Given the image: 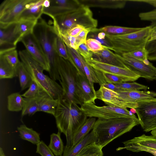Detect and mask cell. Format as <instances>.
<instances>
[{"label": "cell", "instance_id": "28", "mask_svg": "<svg viewBox=\"0 0 156 156\" xmlns=\"http://www.w3.org/2000/svg\"><path fill=\"white\" fill-rule=\"evenodd\" d=\"M17 76L18 77L22 91L29 87L33 80L29 73L23 63L20 61L16 68Z\"/></svg>", "mask_w": 156, "mask_h": 156}, {"label": "cell", "instance_id": "18", "mask_svg": "<svg viewBox=\"0 0 156 156\" xmlns=\"http://www.w3.org/2000/svg\"><path fill=\"white\" fill-rule=\"evenodd\" d=\"M15 23L0 25V51L16 47L18 43L15 31Z\"/></svg>", "mask_w": 156, "mask_h": 156}, {"label": "cell", "instance_id": "32", "mask_svg": "<svg viewBox=\"0 0 156 156\" xmlns=\"http://www.w3.org/2000/svg\"><path fill=\"white\" fill-rule=\"evenodd\" d=\"M48 147L56 156H62L64 151L63 143L61 137V132L53 133L50 135V142Z\"/></svg>", "mask_w": 156, "mask_h": 156}, {"label": "cell", "instance_id": "25", "mask_svg": "<svg viewBox=\"0 0 156 156\" xmlns=\"http://www.w3.org/2000/svg\"><path fill=\"white\" fill-rule=\"evenodd\" d=\"M96 137L92 130L82 140L71 147L64 149L63 156H76L82 149L87 145L95 142Z\"/></svg>", "mask_w": 156, "mask_h": 156}, {"label": "cell", "instance_id": "47", "mask_svg": "<svg viewBox=\"0 0 156 156\" xmlns=\"http://www.w3.org/2000/svg\"><path fill=\"white\" fill-rule=\"evenodd\" d=\"M106 83H109L116 85L125 82L122 78L115 75L106 73H102Z\"/></svg>", "mask_w": 156, "mask_h": 156}, {"label": "cell", "instance_id": "21", "mask_svg": "<svg viewBox=\"0 0 156 156\" xmlns=\"http://www.w3.org/2000/svg\"><path fill=\"white\" fill-rule=\"evenodd\" d=\"M123 100L128 102H137L141 100L156 97V92L132 90L117 92Z\"/></svg>", "mask_w": 156, "mask_h": 156}, {"label": "cell", "instance_id": "12", "mask_svg": "<svg viewBox=\"0 0 156 156\" xmlns=\"http://www.w3.org/2000/svg\"><path fill=\"white\" fill-rule=\"evenodd\" d=\"M151 25L142 27L140 30L131 33L113 35L106 34L108 39L120 40L131 46L137 47H146L151 33Z\"/></svg>", "mask_w": 156, "mask_h": 156}, {"label": "cell", "instance_id": "6", "mask_svg": "<svg viewBox=\"0 0 156 156\" xmlns=\"http://www.w3.org/2000/svg\"><path fill=\"white\" fill-rule=\"evenodd\" d=\"M58 69L59 81L63 91L62 97L71 102L81 105L82 103L78 96L76 83L78 73L73 65L68 60L58 56Z\"/></svg>", "mask_w": 156, "mask_h": 156}, {"label": "cell", "instance_id": "23", "mask_svg": "<svg viewBox=\"0 0 156 156\" xmlns=\"http://www.w3.org/2000/svg\"><path fill=\"white\" fill-rule=\"evenodd\" d=\"M94 58L100 62L122 68H128L114 53L107 48L98 52L93 53Z\"/></svg>", "mask_w": 156, "mask_h": 156}, {"label": "cell", "instance_id": "36", "mask_svg": "<svg viewBox=\"0 0 156 156\" xmlns=\"http://www.w3.org/2000/svg\"><path fill=\"white\" fill-rule=\"evenodd\" d=\"M22 95L23 97L26 98H32L44 97H49L33 81L28 89L22 94Z\"/></svg>", "mask_w": 156, "mask_h": 156}, {"label": "cell", "instance_id": "7", "mask_svg": "<svg viewBox=\"0 0 156 156\" xmlns=\"http://www.w3.org/2000/svg\"><path fill=\"white\" fill-rule=\"evenodd\" d=\"M80 107L82 112L89 118L108 119L124 117H136L127 108L108 105L100 106L95 104H83Z\"/></svg>", "mask_w": 156, "mask_h": 156}, {"label": "cell", "instance_id": "37", "mask_svg": "<svg viewBox=\"0 0 156 156\" xmlns=\"http://www.w3.org/2000/svg\"><path fill=\"white\" fill-rule=\"evenodd\" d=\"M66 47L69 56L68 60L75 67L80 75L87 78L83 64L80 59L71 48H69L67 46Z\"/></svg>", "mask_w": 156, "mask_h": 156}, {"label": "cell", "instance_id": "14", "mask_svg": "<svg viewBox=\"0 0 156 156\" xmlns=\"http://www.w3.org/2000/svg\"><path fill=\"white\" fill-rule=\"evenodd\" d=\"M83 5L78 0H50L49 6L44 8L43 14L55 17L72 12Z\"/></svg>", "mask_w": 156, "mask_h": 156}, {"label": "cell", "instance_id": "29", "mask_svg": "<svg viewBox=\"0 0 156 156\" xmlns=\"http://www.w3.org/2000/svg\"><path fill=\"white\" fill-rule=\"evenodd\" d=\"M17 129L20 136L22 139L36 145L41 141L40 134L32 128L28 127L25 124H22L18 127Z\"/></svg>", "mask_w": 156, "mask_h": 156}, {"label": "cell", "instance_id": "35", "mask_svg": "<svg viewBox=\"0 0 156 156\" xmlns=\"http://www.w3.org/2000/svg\"><path fill=\"white\" fill-rule=\"evenodd\" d=\"M102 149L94 142L83 148L76 156H103Z\"/></svg>", "mask_w": 156, "mask_h": 156}, {"label": "cell", "instance_id": "3", "mask_svg": "<svg viewBox=\"0 0 156 156\" xmlns=\"http://www.w3.org/2000/svg\"><path fill=\"white\" fill-rule=\"evenodd\" d=\"M33 34L43 50L50 67V77L56 81L60 80L58 66V55L55 49L57 35L53 25L40 17L34 27Z\"/></svg>", "mask_w": 156, "mask_h": 156}, {"label": "cell", "instance_id": "20", "mask_svg": "<svg viewBox=\"0 0 156 156\" xmlns=\"http://www.w3.org/2000/svg\"><path fill=\"white\" fill-rule=\"evenodd\" d=\"M44 0H32L21 14L20 19L38 20L43 14Z\"/></svg>", "mask_w": 156, "mask_h": 156}, {"label": "cell", "instance_id": "57", "mask_svg": "<svg viewBox=\"0 0 156 156\" xmlns=\"http://www.w3.org/2000/svg\"></svg>", "mask_w": 156, "mask_h": 156}, {"label": "cell", "instance_id": "45", "mask_svg": "<svg viewBox=\"0 0 156 156\" xmlns=\"http://www.w3.org/2000/svg\"><path fill=\"white\" fill-rule=\"evenodd\" d=\"M36 152L41 156H55L49 147L42 140L37 145Z\"/></svg>", "mask_w": 156, "mask_h": 156}, {"label": "cell", "instance_id": "49", "mask_svg": "<svg viewBox=\"0 0 156 156\" xmlns=\"http://www.w3.org/2000/svg\"><path fill=\"white\" fill-rule=\"evenodd\" d=\"M156 41V40H155ZM150 42L152 43L151 46L146 48L148 51V59L151 61L156 60V42L154 41Z\"/></svg>", "mask_w": 156, "mask_h": 156}, {"label": "cell", "instance_id": "56", "mask_svg": "<svg viewBox=\"0 0 156 156\" xmlns=\"http://www.w3.org/2000/svg\"><path fill=\"white\" fill-rule=\"evenodd\" d=\"M133 114H134L136 113V110L134 108H131L130 111Z\"/></svg>", "mask_w": 156, "mask_h": 156}, {"label": "cell", "instance_id": "26", "mask_svg": "<svg viewBox=\"0 0 156 156\" xmlns=\"http://www.w3.org/2000/svg\"><path fill=\"white\" fill-rule=\"evenodd\" d=\"M142 27H130L115 26H108L98 29L96 28L92 32H103L106 34L118 35L128 34L135 32L141 29Z\"/></svg>", "mask_w": 156, "mask_h": 156}, {"label": "cell", "instance_id": "8", "mask_svg": "<svg viewBox=\"0 0 156 156\" xmlns=\"http://www.w3.org/2000/svg\"><path fill=\"white\" fill-rule=\"evenodd\" d=\"M135 108L138 118L143 130L146 132L156 129V98L137 102Z\"/></svg>", "mask_w": 156, "mask_h": 156}, {"label": "cell", "instance_id": "51", "mask_svg": "<svg viewBox=\"0 0 156 156\" xmlns=\"http://www.w3.org/2000/svg\"><path fill=\"white\" fill-rule=\"evenodd\" d=\"M102 85L107 88L115 91L118 92L121 91L120 88L117 87L116 85L113 84L106 83Z\"/></svg>", "mask_w": 156, "mask_h": 156}, {"label": "cell", "instance_id": "16", "mask_svg": "<svg viewBox=\"0 0 156 156\" xmlns=\"http://www.w3.org/2000/svg\"><path fill=\"white\" fill-rule=\"evenodd\" d=\"M124 147H119L117 150L125 149L133 152H140L143 148L156 150V136L143 134L140 136L122 142Z\"/></svg>", "mask_w": 156, "mask_h": 156}, {"label": "cell", "instance_id": "41", "mask_svg": "<svg viewBox=\"0 0 156 156\" xmlns=\"http://www.w3.org/2000/svg\"><path fill=\"white\" fill-rule=\"evenodd\" d=\"M91 33L88 38H93L98 41L103 45L108 47L109 49L113 51L111 44L106 37V34L103 32L94 31Z\"/></svg>", "mask_w": 156, "mask_h": 156}, {"label": "cell", "instance_id": "22", "mask_svg": "<svg viewBox=\"0 0 156 156\" xmlns=\"http://www.w3.org/2000/svg\"><path fill=\"white\" fill-rule=\"evenodd\" d=\"M83 5L90 7H98L112 9L124 8L128 0H81Z\"/></svg>", "mask_w": 156, "mask_h": 156}, {"label": "cell", "instance_id": "48", "mask_svg": "<svg viewBox=\"0 0 156 156\" xmlns=\"http://www.w3.org/2000/svg\"><path fill=\"white\" fill-rule=\"evenodd\" d=\"M85 28L83 26L81 25H78L65 32H62L60 30L59 31L71 37H76L78 36L80 32Z\"/></svg>", "mask_w": 156, "mask_h": 156}, {"label": "cell", "instance_id": "34", "mask_svg": "<svg viewBox=\"0 0 156 156\" xmlns=\"http://www.w3.org/2000/svg\"><path fill=\"white\" fill-rule=\"evenodd\" d=\"M17 76L16 69L0 55V79H11Z\"/></svg>", "mask_w": 156, "mask_h": 156}, {"label": "cell", "instance_id": "31", "mask_svg": "<svg viewBox=\"0 0 156 156\" xmlns=\"http://www.w3.org/2000/svg\"><path fill=\"white\" fill-rule=\"evenodd\" d=\"M24 98L20 92L12 93L7 97V108L12 112L22 111L23 106Z\"/></svg>", "mask_w": 156, "mask_h": 156}, {"label": "cell", "instance_id": "30", "mask_svg": "<svg viewBox=\"0 0 156 156\" xmlns=\"http://www.w3.org/2000/svg\"><path fill=\"white\" fill-rule=\"evenodd\" d=\"M58 101V99H54L48 97H42L39 102L38 112H43L54 116Z\"/></svg>", "mask_w": 156, "mask_h": 156}, {"label": "cell", "instance_id": "2", "mask_svg": "<svg viewBox=\"0 0 156 156\" xmlns=\"http://www.w3.org/2000/svg\"><path fill=\"white\" fill-rule=\"evenodd\" d=\"M139 124L140 122L136 117H124L108 119H98L92 129L96 137L95 143L102 148Z\"/></svg>", "mask_w": 156, "mask_h": 156}, {"label": "cell", "instance_id": "46", "mask_svg": "<svg viewBox=\"0 0 156 156\" xmlns=\"http://www.w3.org/2000/svg\"><path fill=\"white\" fill-rule=\"evenodd\" d=\"M76 50L85 61L93 58V53L89 50L86 44H81Z\"/></svg>", "mask_w": 156, "mask_h": 156}, {"label": "cell", "instance_id": "4", "mask_svg": "<svg viewBox=\"0 0 156 156\" xmlns=\"http://www.w3.org/2000/svg\"><path fill=\"white\" fill-rule=\"evenodd\" d=\"M21 61L35 82L50 97L58 99L62 97L63 91L61 85L43 73L41 65L26 50L18 52Z\"/></svg>", "mask_w": 156, "mask_h": 156}, {"label": "cell", "instance_id": "15", "mask_svg": "<svg viewBox=\"0 0 156 156\" xmlns=\"http://www.w3.org/2000/svg\"><path fill=\"white\" fill-rule=\"evenodd\" d=\"M28 53L43 67L49 72V64L41 47L33 33L23 37L20 41Z\"/></svg>", "mask_w": 156, "mask_h": 156}, {"label": "cell", "instance_id": "9", "mask_svg": "<svg viewBox=\"0 0 156 156\" xmlns=\"http://www.w3.org/2000/svg\"><path fill=\"white\" fill-rule=\"evenodd\" d=\"M32 0H5L0 5V25L16 23Z\"/></svg>", "mask_w": 156, "mask_h": 156}, {"label": "cell", "instance_id": "39", "mask_svg": "<svg viewBox=\"0 0 156 156\" xmlns=\"http://www.w3.org/2000/svg\"><path fill=\"white\" fill-rule=\"evenodd\" d=\"M115 85L120 88L121 91L140 90H146L148 88L147 86L134 82L129 83L123 82Z\"/></svg>", "mask_w": 156, "mask_h": 156}, {"label": "cell", "instance_id": "19", "mask_svg": "<svg viewBox=\"0 0 156 156\" xmlns=\"http://www.w3.org/2000/svg\"><path fill=\"white\" fill-rule=\"evenodd\" d=\"M71 49L81 61L87 79L91 87L94 89V83H98L100 86L106 83L102 73L90 66L76 50Z\"/></svg>", "mask_w": 156, "mask_h": 156}, {"label": "cell", "instance_id": "17", "mask_svg": "<svg viewBox=\"0 0 156 156\" xmlns=\"http://www.w3.org/2000/svg\"><path fill=\"white\" fill-rule=\"evenodd\" d=\"M76 87L78 96L82 104H95V101L97 99L96 91L91 87L87 79L79 73Z\"/></svg>", "mask_w": 156, "mask_h": 156}, {"label": "cell", "instance_id": "38", "mask_svg": "<svg viewBox=\"0 0 156 156\" xmlns=\"http://www.w3.org/2000/svg\"><path fill=\"white\" fill-rule=\"evenodd\" d=\"M0 55H2L8 62L15 69L20 61L18 59L19 54L16 47L0 51Z\"/></svg>", "mask_w": 156, "mask_h": 156}, {"label": "cell", "instance_id": "33", "mask_svg": "<svg viewBox=\"0 0 156 156\" xmlns=\"http://www.w3.org/2000/svg\"><path fill=\"white\" fill-rule=\"evenodd\" d=\"M41 97L24 98L23 105L21 112L22 117L26 115H32L38 112L39 102Z\"/></svg>", "mask_w": 156, "mask_h": 156}, {"label": "cell", "instance_id": "55", "mask_svg": "<svg viewBox=\"0 0 156 156\" xmlns=\"http://www.w3.org/2000/svg\"><path fill=\"white\" fill-rule=\"evenodd\" d=\"M151 33L156 32V24L153 25H151Z\"/></svg>", "mask_w": 156, "mask_h": 156}, {"label": "cell", "instance_id": "52", "mask_svg": "<svg viewBox=\"0 0 156 156\" xmlns=\"http://www.w3.org/2000/svg\"><path fill=\"white\" fill-rule=\"evenodd\" d=\"M128 1L132 2H143L149 4L156 8V0H128Z\"/></svg>", "mask_w": 156, "mask_h": 156}, {"label": "cell", "instance_id": "5", "mask_svg": "<svg viewBox=\"0 0 156 156\" xmlns=\"http://www.w3.org/2000/svg\"><path fill=\"white\" fill-rule=\"evenodd\" d=\"M51 18L53 26L62 32L78 25L90 30L92 32L97 28L98 24L90 8L84 5L70 13Z\"/></svg>", "mask_w": 156, "mask_h": 156}, {"label": "cell", "instance_id": "1", "mask_svg": "<svg viewBox=\"0 0 156 156\" xmlns=\"http://www.w3.org/2000/svg\"><path fill=\"white\" fill-rule=\"evenodd\" d=\"M54 116L58 131L63 133L66 137L64 149L71 147L74 136L87 117L78 105L69 102L62 96L58 98Z\"/></svg>", "mask_w": 156, "mask_h": 156}, {"label": "cell", "instance_id": "50", "mask_svg": "<svg viewBox=\"0 0 156 156\" xmlns=\"http://www.w3.org/2000/svg\"><path fill=\"white\" fill-rule=\"evenodd\" d=\"M90 32V30L85 28L80 32L78 36L76 37L77 41L80 45L83 43L86 44L87 35L88 33Z\"/></svg>", "mask_w": 156, "mask_h": 156}, {"label": "cell", "instance_id": "42", "mask_svg": "<svg viewBox=\"0 0 156 156\" xmlns=\"http://www.w3.org/2000/svg\"><path fill=\"white\" fill-rule=\"evenodd\" d=\"M124 54L143 62L148 59V51L146 47H142Z\"/></svg>", "mask_w": 156, "mask_h": 156}, {"label": "cell", "instance_id": "54", "mask_svg": "<svg viewBox=\"0 0 156 156\" xmlns=\"http://www.w3.org/2000/svg\"><path fill=\"white\" fill-rule=\"evenodd\" d=\"M50 0H44L43 3L44 8H47L49 7L50 5Z\"/></svg>", "mask_w": 156, "mask_h": 156}, {"label": "cell", "instance_id": "27", "mask_svg": "<svg viewBox=\"0 0 156 156\" xmlns=\"http://www.w3.org/2000/svg\"><path fill=\"white\" fill-rule=\"evenodd\" d=\"M96 120L94 117L87 118L74 136L72 147L76 145L89 133L90 131L93 129Z\"/></svg>", "mask_w": 156, "mask_h": 156}, {"label": "cell", "instance_id": "13", "mask_svg": "<svg viewBox=\"0 0 156 156\" xmlns=\"http://www.w3.org/2000/svg\"><path fill=\"white\" fill-rule=\"evenodd\" d=\"M96 91L97 98L101 100L108 106L127 108L135 109L138 107L137 102L124 101L119 95L117 92L112 90L103 86H100Z\"/></svg>", "mask_w": 156, "mask_h": 156}, {"label": "cell", "instance_id": "43", "mask_svg": "<svg viewBox=\"0 0 156 156\" xmlns=\"http://www.w3.org/2000/svg\"><path fill=\"white\" fill-rule=\"evenodd\" d=\"M86 44L89 50L93 53L98 52L106 48L109 49L96 39L93 38H87Z\"/></svg>", "mask_w": 156, "mask_h": 156}, {"label": "cell", "instance_id": "44", "mask_svg": "<svg viewBox=\"0 0 156 156\" xmlns=\"http://www.w3.org/2000/svg\"><path fill=\"white\" fill-rule=\"evenodd\" d=\"M139 17L142 21H150L152 25L156 24V8L154 9L139 13Z\"/></svg>", "mask_w": 156, "mask_h": 156}, {"label": "cell", "instance_id": "10", "mask_svg": "<svg viewBox=\"0 0 156 156\" xmlns=\"http://www.w3.org/2000/svg\"><path fill=\"white\" fill-rule=\"evenodd\" d=\"M95 69L101 73H106L116 76L122 78L125 82H133L140 76L128 68H122L103 63L93 58L85 61Z\"/></svg>", "mask_w": 156, "mask_h": 156}, {"label": "cell", "instance_id": "24", "mask_svg": "<svg viewBox=\"0 0 156 156\" xmlns=\"http://www.w3.org/2000/svg\"><path fill=\"white\" fill-rule=\"evenodd\" d=\"M38 20L20 19L15 25V31L18 43L26 36L33 33Z\"/></svg>", "mask_w": 156, "mask_h": 156}, {"label": "cell", "instance_id": "11", "mask_svg": "<svg viewBox=\"0 0 156 156\" xmlns=\"http://www.w3.org/2000/svg\"><path fill=\"white\" fill-rule=\"evenodd\" d=\"M118 57L129 69L143 77L150 80H156V67L151 63L149 65L143 61L123 54H116Z\"/></svg>", "mask_w": 156, "mask_h": 156}, {"label": "cell", "instance_id": "40", "mask_svg": "<svg viewBox=\"0 0 156 156\" xmlns=\"http://www.w3.org/2000/svg\"><path fill=\"white\" fill-rule=\"evenodd\" d=\"M55 49L58 55L66 60H68L69 56L67 47L62 39L58 35L55 41Z\"/></svg>", "mask_w": 156, "mask_h": 156}, {"label": "cell", "instance_id": "53", "mask_svg": "<svg viewBox=\"0 0 156 156\" xmlns=\"http://www.w3.org/2000/svg\"><path fill=\"white\" fill-rule=\"evenodd\" d=\"M156 40V32L152 33L149 38L148 43Z\"/></svg>", "mask_w": 156, "mask_h": 156}]
</instances>
